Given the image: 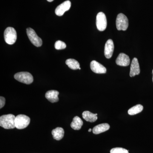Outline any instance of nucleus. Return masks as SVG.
<instances>
[{
	"instance_id": "nucleus-1",
	"label": "nucleus",
	"mask_w": 153,
	"mask_h": 153,
	"mask_svg": "<svg viewBox=\"0 0 153 153\" xmlns=\"http://www.w3.org/2000/svg\"><path fill=\"white\" fill-rule=\"evenodd\" d=\"M16 117L12 114L3 115L0 117V126L6 129L16 127L15 119Z\"/></svg>"
},
{
	"instance_id": "nucleus-2",
	"label": "nucleus",
	"mask_w": 153,
	"mask_h": 153,
	"mask_svg": "<svg viewBox=\"0 0 153 153\" xmlns=\"http://www.w3.org/2000/svg\"><path fill=\"white\" fill-rule=\"evenodd\" d=\"M17 37L16 31L14 28L8 27L5 30L4 38L7 44L13 45L16 43Z\"/></svg>"
},
{
	"instance_id": "nucleus-3",
	"label": "nucleus",
	"mask_w": 153,
	"mask_h": 153,
	"mask_svg": "<svg viewBox=\"0 0 153 153\" xmlns=\"http://www.w3.org/2000/svg\"><path fill=\"white\" fill-rule=\"evenodd\" d=\"M30 119L29 117L24 114L17 115L15 119L16 128L18 129H22L27 128L30 124Z\"/></svg>"
},
{
	"instance_id": "nucleus-4",
	"label": "nucleus",
	"mask_w": 153,
	"mask_h": 153,
	"mask_svg": "<svg viewBox=\"0 0 153 153\" xmlns=\"http://www.w3.org/2000/svg\"><path fill=\"white\" fill-rule=\"evenodd\" d=\"M14 78L19 82L30 84L33 81V75L28 72H20L17 73L14 75Z\"/></svg>"
},
{
	"instance_id": "nucleus-5",
	"label": "nucleus",
	"mask_w": 153,
	"mask_h": 153,
	"mask_svg": "<svg viewBox=\"0 0 153 153\" xmlns=\"http://www.w3.org/2000/svg\"><path fill=\"white\" fill-rule=\"evenodd\" d=\"M116 24L118 30L126 31L128 27V19L123 14L120 13L117 17Z\"/></svg>"
},
{
	"instance_id": "nucleus-6",
	"label": "nucleus",
	"mask_w": 153,
	"mask_h": 153,
	"mask_svg": "<svg viewBox=\"0 0 153 153\" xmlns=\"http://www.w3.org/2000/svg\"><path fill=\"white\" fill-rule=\"evenodd\" d=\"M27 35L31 43L36 47L42 46V41L40 37H38L34 30L31 28L27 29Z\"/></svg>"
},
{
	"instance_id": "nucleus-7",
	"label": "nucleus",
	"mask_w": 153,
	"mask_h": 153,
	"mask_svg": "<svg viewBox=\"0 0 153 153\" xmlns=\"http://www.w3.org/2000/svg\"><path fill=\"white\" fill-rule=\"evenodd\" d=\"M107 25L106 16L102 12H100L96 17V26L98 30L103 31L106 29Z\"/></svg>"
},
{
	"instance_id": "nucleus-8",
	"label": "nucleus",
	"mask_w": 153,
	"mask_h": 153,
	"mask_svg": "<svg viewBox=\"0 0 153 153\" xmlns=\"http://www.w3.org/2000/svg\"><path fill=\"white\" fill-rule=\"evenodd\" d=\"M71 6V2L69 1H66L57 6L55 9V13L58 16H61L66 11L70 9Z\"/></svg>"
},
{
	"instance_id": "nucleus-9",
	"label": "nucleus",
	"mask_w": 153,
	"mask_h": 153,
	"mask_svg": "<svg viewBox=\"0 0 153 153\" xmlns=\"http://www.w3.org/2000/svg\"><path fill=\"white\" fill-rule=\"evenodd\" d=\"M90 67L91 70L97 74H105L106 72V68L96 60L91 62Z\"/></svg>"
},
{
	"instance_id": "nucleus-10",
	"label": "nucleus",
	"mask_w": 153,
	"mask_h": 153,
	"mask_svg": "<svg viewBox=\"0 0 153 153\" xmlns=\"http://www.w3.org/2000/svg\"><path fill=\"white\" fill-rule=\"evenodd\" d=\"M114 50V44L111 39L108 40L105 46L104 54L106 58L109 59L112 57Z\"/></svg>"
},
{
	"instance_id": "nucleus-11",
	"label": "nucleus",
	"mask_w": 153,
	"mask_h": 153,
	"mask_svg": "<svg viewBox=\"0 0 153 153\" xmlns=\"http://www.w3.org/2000/svg\"><path fill=\"white\" fill-rule=\"evenodd\" d=\"M116 63L119 66H127L129 65L130 59L128 56L124 53H120L116 60Z\"/></svg>"
},
{
	"instance_id": "nucleus-12",
	"label": "nucleus",
	"mask_w": 153,
	"mask_h": 153,
	"mask_svg": "<svg viewBox=\"0 0 153 153\" xmlns=\"http://www.w3.org/2000/svg\"><path fill=\"white\" fill-rule=\"evenodd\" d=\"M140 68L138 60L136 57H134L132 60L131 65L130 72V76L133 77L136 75L140 74Z\"/></svg>"
},
{
	"instance_id": "nucleus-13",
	"label": "nucleus",
	"mask_w": 153,
	"mask_h": 153,
	"mask_svg": "<svg viewBox=\"0 0 153 153\" xmlns=\"http://www.w3.org/2000/svg\"><path fill=\"white\" fill-rule=\"evenodd\" d=\"M59 94V92L57 91L50 90L46 92L45 97L50 102L54 103L59 101L58 97Z\"/></svg>"
},
{
	"instance_id": "nucleus-14",
	"label": "nucleus",
	"mask_w": 153,
	"mask_h": 153,
	"mask_svg": "<svg viewBox=\"0 0 153 153\" xmlns=\"http://www.w3.org/2000/svg\"><path fill=\"white\" fill-rule=\"evenodd\" d=\"M110 128V126L108 123H102L95 126L93 129V133L95 134L101 133L108 130Z\"/></svg>"
},
{
	"instance_id": "nucleus-15",
	"label": "nucleus",
	"mask_w": 153,
	"mask_h": 153,
	"mask_svg": "<svg viewBox=\"0 0 153 153\" xmlns=\"http://www.w3.org/2000/svg\"><path fill=\"white\" fill-rule=\"evenodd\" d=\"M97 114H93L89 111H84L82 114V118L85 120L91 123L94 122L97 119Z\"/></svg>"
},
{
	"instance_id": "nucleus-16",
	"label": "nucleus",
	"mask_w": 153,
	"mask_h": 153,
	"mask_svg": "<svg viewBox=\"0 0 153 153\" xmlns=\"http://www.w3.org/2000/svg\"><path fill=\"white\" fill-rule=\"evenodd\" d=\"M52 134L54 139L60 140L64 137V130L61 127L56 128L52 131Z\"/></svg>"
},
{
	"instance_id": "nucleus-17",
	"label": "nucleus",
	"mask_w": 153,
	"mask_h": 153,
	"mask_svg": "<svg viewBox=\"0 0 153 153\" xmlns=\"http://www.w3.org/2000/svg\"><path fill=\"white\" fill-rule=\"evenodd\" d=\"M83 122L82 120L78 116L75 117L71 124V128L75 130H79L82 127Z\"/></svg>"
},
{
	"instance_id": "nucleus-18",
	"label": "nucleus",
	"mask_w": 153,
	"mask_h": 153,
	"mask_svg": "<svg viewBox=\"0 0 153 153\" xmlns=\"http://www.w3.org/2000/svg\"><path fill=\"white\" fill-rule=\"evenodd\" d=\"M66 63L68 67L73 70L79 69V64L78 61L73 59H68L66 60Z\"/></svg>"
},
{
	"instance_id": "nucleus-19",
	"label": "nucleus",
	"mask_w": 153,
	"mask_h": 153,
	"mask_svg": "<svg viewBox=\"0 0 153 153\" xmlns=\"http://www.w3.org/2000/svg\"><path fill=\"white\" fill-rule=\"evenodd\" d=\"M143 109V107L142 105L140 104L137 105L128 110V114L130 115H134L141 112Z\"/></svg>"
},
{
	"instance_id": "nucleus-20",
	"label": "nucleus",
	"mask_w": 153,
	"mask_h": 153,
	"mask_svg": "<svg viewBox=\"0 0 153 153\" xmlns=\"http://www.w3.org/2000/svg\"><path fill=\"white\" fill-rule=\"evenodd\" d=\"M66 45L64 42L61 41H57L55 42V47L57 50H61L66 48Z\"/></svg>"
},
{
	"instance_id": "nucleus-21",
	"label": "nucleus",
	"mask_w": 153,
	"mask_h": 153,
	"mask_svg": "<svg viewBox=\"0 0 153 153\" xmlns=\"http://www.w3.org/2000/svg\"><path fill=\"white\" fill-rule=\"evenodd\" d=\"M110 153H129L128 151L122 148H115L111 149Z\"/></svg>"
},
{
	"instance_id": "nucleus-22",
	"label": "nucleus",
	"mask_w": 153,
	"mask_h": 153,
	"mask_svg": "<svg viewBox=\"0 0 153 153\" xmlns=\"http://www.w3.org/2000/svg\"><path fill=\"white\" fill-rule=\"evenodd\" d=\"M5 99L3 97H0V108H2L5 104Z\"/></svg>"
},
{
	"instance_id": "nucleus-23",
	"label": "nucleus",
	"mask_w": 153,
	"mask_h": 153,
	"mask_svg": "<svg viewBox=\"0 0 153 153\" xmlns=\"http://www.w3.org/2000/svg\"><path fill=\"white\" fill-rule=\"evenodd\" d=\"M47 1L49 2H51L53 1L54 0H47Z\"/></svg>"
},
{
	"instance_id": "nucleus-24",
	"label": "nucleus",
	"mask_w": 153,
	"mask_h": 153,
	"mask_svg": "<svg viewBox=\"0 0 153 153\" xmlns=\"http://www.w3.org/2000/svg\"><path fill=\"white\" fill-rule=\"evenodd\" d=\"M91 128H89V129H88V132H91Z\"/></svg>"
},
{
	"instance_id": "nucleus-25",
	"label": "nucleus",
	"mask_w": 153,
	"mask_h": 153,
	"mask_svg": "<svg viewBox=\"0 0 153 153\" xmlns=\"http://www.w3.org/2000/svg\"><path fill=\"white\" fill-rule=\"evenodd\" d=\"M152 73H153V70L152 71Z\"/></svg>"
},
{
	"instance_id": "nucleus-26",
	"label": "nucleus",
	"mask_w": 153,
	"mask_h": 153,
	"mask_svg": "<svg viewBox=\"0 0 153 153\" xmlns=\"http://www.w3.org/2000/svg\"><path fill=\"white\" fill-rule=\"evenodd\" d=\"M79 69L80 70V69H81V68H80V67H79Z\"/></svg>"
}]
</instances>
